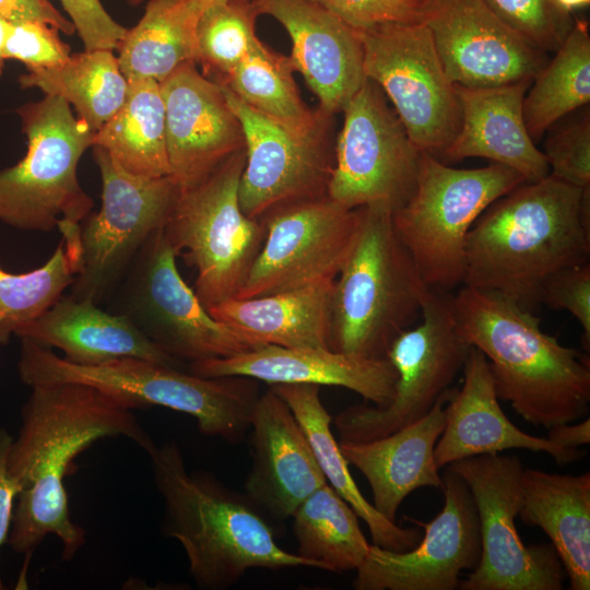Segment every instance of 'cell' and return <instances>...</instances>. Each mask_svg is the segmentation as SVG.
<instances>
[{
    "label": "cell",
    "mask_w": 590,
    "mask_h": 590,
    "mask_svg": "<svg viewBox=\"0 0 590 590\" xmlns=\"http://www.w3.org/2000/svg\"><path fill=\"white\" fill-rule=\"evenodd\" d=\"M292 517L296 554L317 568L350 571L363 563L370 544L358 516L328 483L312 492Z\"/></svg>",
    "instance_id": "cell-35"
},
{
    "label": "cell",
    "mask_w": 590,
    "mask_h": 590,
    "mask_svg": "<svg viewBox=\"0 0 590 590\" xmlns=\"http://www.w3.org/2000/svg\"><path fill=\"white\" fill-rule=\"evenodd\" d=\"M540 304L568 310L581 324L582 345L590 347V262L566 268L543 285Z\"/></svg>",
    "instance_id": "cell-43"
},
{
    "label": "cell",
    "mask_w": 590,
    "mask_h": 590,
    "mask_svg": "<svg viewBox=\"0 0 590 590\" xmlns=\"http://www.w3.org/2000/svg\"><path fill=\"white\" fill-rule=\"evenodd\" d=\"M252 465L246 496L278 519L292 517L328 483L310 442L288 405L272 390L260 394L250 416Z\"/></svg>",
    "instance_id": "cell-23"
},
{
    "label": "cell",
    "mask_w": 590,
    "mask_h": 590,
    "mask_svg": "<svg viewBox=\"0 0 590 590\" xmlns=\"http://www.w3.org/2000/svg\"><path fill=\"white\" fill-rule=\"evenodd\" d=\"M518 517L550 538L571 590L590 589V473L524 469Z\"/></svg>",
    "instance_id": "cell-28"
},
{
    "label": "cell",
    "mask_w": 590,
    "mask_h": 590,
    "mask_svg": "<svg viewBox=\"0 0 590 590\" xmlns=\"http://www.w3.org/2000/svg\"><path fill=\"white\" fill-rule=\"evenodd\" d=\"M102 178V206L81 223L79 269L70 296L99 305L108 300L137 253L165 227L179 194L172 175L137 176L93 145Z\"/></svg>",
    "instance_id": "cell-12"
},
{
    "label": "cell",
    "mask_w": 590,
    "mask_h": 590,
    "mask_svg": "<svg viewBox=\"0 0 590 590\" xmlns=\"http://www.w3.org/2000/svg\"><path fill=\"white\" fill-rule=\"evenodd\" d=\"M0 322H1V318H0Z\"/></svg>",
    "instance_id": "cell-52"
},
{
    "label": "cell",
    "mask_w": 590,
    "mask_h": 590,
    "mask_svg": "<svg viewBox=\"0 0 590 590\" xmlns=\"http://www.w3.org/2000/svg\"><path fill=\"white\" fill-rule=\"evenodd\" d=\"M164 227L141 247L108 300L151 342L181 362L228 357L257 344L214 319L181 278Z\"/></svg>",
    "instance_id": "cell-10"
},
{
    "label": "cell",
    "mask_w": 590,
    "mask_h": 590,
    "mask_svg": "<svg viewBox=\"0 0 590 590\" xmlns=\"http://www.w3.org/2000/svg\"><path fill=\"white\" fill-rule=\"evenodd\" d=\"M507 26L530 45L555 51L569 33L575 17L552 0H482Z\"/></svg>",
    "instance_id": "cell-39"
},
{
    "label": "cell",
    "mask_w": 590,
    "mask_h": 590,
    "mask_svg": "<svg viewBox=\"0 0 590 590\" xmlns=\"http://www.w3.org/2000/svg\"><path fill=\"white\" fill-rule=\"evenodd\" d=\"M546 438L559 446L573 449L588 445L590 441V418L587 416L576 424L564 423L552 426L548 428Z\"/></svg>",
    "instance_id": "cell-47"
},
{
    "label": "cell",
    "mask_w": 590,
    "mask_h": 590,
    "mask_svg": "<svg viewBox=\"0 0 590 590\" xmlns=\"http://www.w3.org/2000/svg\"><path fill=\"white\" fill-rule=\"evenodd\" d=\"M290 57L276 54L261 40L225 78L217 79L256 110L293 128H316L329 115L312 113L303 102Z\"/></svg>",
    "instance_id": "cell-36"
},
{
    "label": "cell",
    "mask_w": 590,
    "mask_h": 590,
    "mask_svg": "<svg viewBox=\"0 0 590 590\" xmlns=\"http://www.w3.org/2000/svg\"><path fill=\"white\" fill-rule=\"evenodd\" d=\"M170 175L180 189L196 185L245 149L241 125L221 85L186 62L160 82Z\"/></svg>",
    "instance_id": "cell-20"
},
{
    "label": "cell",
    "mask_w": 590,
    "mask_h": 590,
    "mask_svg": "<svg viewBox=\"0 0 590 590\" xmlns=\"http://www.w3.org/2000/svg\"><path fill=\"white\" fill-rule=\"evenodd\" d=\"M188 4L200 15L210 7L227 0H186Z\"/></svg>",
    "instance_id": "cell-50"
},
{
    "label": "cell",
    "mask_w": 590,
    "mask_h": 590,
    "mask_svg": "<svg viewBox=\"0 0 590 590\" xmlns=\"http://www.w3.org/2000/svg\"><path fill=\"white\" fill-rule=\"evenodd\" d=\"M84 50L118 49L128 28L116 22L103 7L101 0H60Z\"/></svg>",
    "instance_id": "cell-44"
},
{
    "label": "cell",
    "mask_w": 590,
    "mask_h": 590,
    "mask_svg": "<svg viewBox=\"0 0 590 590\" xmlns=\"http://www.w3.org/2000/svg\"><path fill=\"white\" fill-rule=\"evenodd\" d=\"M444 506L429 522L408 520L424 529L411 550L397 552L370 544L356 569L357 590H455L460 574L481 558V535L473 497L464 481L446 467Z\"/></svg>",
    "instance_id": "cell-18"
},
{
    "label": "cell",
    "mask_w": 590,
    "mask_h": 590,
    "mask_svg": "<svg viewBox=\"0 0 590 590\" xmlns=\"http://www.w3.org/2000/svg\"><path fill=\"white\" fill-rule=\"evenodd\" d=\"M238 118L245 139L239 203L252 219L292 202L327 194L333 154L326 120L308 130L262 114L216 81Z\"/></svg>",
    "instance_id": "cell-17"
},
{
    "label": "cell",
    "mask_w": 590,
    "mask_h": 590,
    "mask_svg": "<svg viewBox=\"0 0 590 590\" xmlns=\"http://www.w3.org/2000/svg\"><path fill=\"white\" fill-rule=\"evenodd\" d=\"M543 154L550 175L575 187H590L589 110L552 133L544 143Z\"/></svg>",
    "instance_id": "cell-40"
},
{
    "label": "cell",
    "mask_w": 590,
    "mask_h": 590,
    "mask_svg": "<svg viewBox=\"0 0 590 590\" xmlns=\"http://www.w3.org/2000/svg\"><path fill=\"white\" fill-rule=\"evenodd\" d=\"M589 257L590 187L548 175L521 184L479 216L465 243L462 285L532 311L553 274Z\"/></svg>",
    "instance_id": "cell-2"
},
{
    "label": "cell",
    "mask_w": 590,
    "mask_h": 590,
    "mask_svg": "<svg viewBox=\"0 0 590 590\" xmlns=\"http://www.w3.org/2000/svg\"><path fill=\"white\" fill-rule=\"evenodd\" d=\"M16 114L27 150L19 163L0 172V221L39 232L81 224L93 200L79 182L78 165L95 131L59 96L45 95Z\"/></svg>",
    "instance_id": "cell-8"
},
{
    "label": "cell",
    "mask_w": 590,
    "mask_h": 590,
    "mask_svg": "<svg viewBox=\"0 0 590 590\" xmlns=\"http://www.w3.org/2000/svg\"><path fill=\"white\" fill-rule=\"evenodd\" d=\"M251 0H227L208 8L197 25V61L217 79L228 75L259 44Z\"/></svg>",
    "instance_id": "cell-38"
},
{
    "label": "cell",
    "mask_w": 590,
    "mask_h": 590,
    "mask_svg": "<svg viewBox=\"0 0 590 590\" xmlns=\"http://www.w3.org/2000/svg\"><path fill=\"white\" fill-rule=\"evenodd\" d=\"M425 24L447 78L465 87L532 81L547 62L482 0H428Z\"/></svg>",
    "instance_id": "cell-19"
},
{
    "label": "cell",
    "mask_w": 590,
    "mask_h": 590,
    "mask_svg": "<svg viewBox=\"0 0 590 590\" xmlns=\"http://www.w3.org/2000/svg\"><path fill=\"white\" fill-rule=\"evenodd\" d=\"M469 487L481 535V558L461 590H560L565 569L551 544L526 546L516 518L522 505L523 465L519 458L487 453L448 465Z\"/></svg>",
    "instance_id": "cell-13"
},
{
    "label": "cell",
    "mask_w": 590,
    "mask_h": 590,
    "mask_svg": "<svg viewBox=\"0 0 590 590\" xmlns=\"http://www.w3.org/2000/svg\"><path fill=\"white\" fill-rule=\"evenodd\" d=\"M451 390L447 389L424 417L403 428L368 441L339 444L349 464L368 481L374 507L392 522L409 494L425 486L442 487L434 449L445 427Z\"/></svg>",
    "instance_id": "cell-26"
},
{
    "label": "cell",
    "mask_w": 590,
    "mask_h": 590,
    "mask_svg": "<svg viewBox=\"0 0 590 590\" xmlns=\"http://www.w3.org/2000/svg\"><path fill=\"white\" fill-rule=\"evenodd\" d=\"M125 1H127L129 4L138 5V4H140L141 2H143L145 0H125Z\"/></svg>",
    "instance_id": "cell-51"
},
{
    "label": "cell",
    "mask_w": 590,
    "mask_h": 590,
    "mask_svg": "<svg viewBox=\"0 0 590 590\" xmlns=\"http://www.w3.org/2000/svg\"><path fill=\"white\" fill-rule=\"evenodd\" d=\"M319 388L308 384L270 386L300 424L328 484L367 524L373 544L397 552L413 548L422 538L420 531L388 520L362 495L332 434V417L321 402Z\"/></svg>",
    "instance_id": "cell-30"
},
{
    "label": "cell",
    "mask_w": 590,
    "mask_h": 590,
    "mask_svg": "<svg viewBox=\"0 0 590 590\" xmlns=\"http://www.w3.org/2000/svg\"><path fill=\"white\" fill-rule=\"evenodd\" d=\"M356 33L365 76L392 104L413 143L439 158L460 129L461 108L429 28L425 23L386 24Z\"/></svg>",
    "instance_id": "cell-14"
},
{
    "label": "cell",
    "mask_w": 590,
    "mask_h": 590,
    "mask_svg": "<svg viewBox=\"0 0 590 590\" xmlns=\"http://www.w3.org/2000/svg\"><path fill=\"white\" fill-rule=\"evenodd\" d=\"M31 389L8 455V471L21 492L7 542L15 553L31 555L54 534L62 543V559L70 560L86 540L70 517L63 485L74 459L107 437H127L148 453L156 444L131 409L94 387L61 382Z\"/></svg>",
    "instance_id": "cell-1"
},
{
    "label": "cell",
    "mask_w": 590,
    "mask_h": 590,
    "mask_svg": "<svg viewBox=\"0 0 590 590\" xmlns=\"http://www.w3.org/2000/svg\"><path fill=\"white\" fill-rule=\"evenodd\" d=\"M523 182L502 164L455 168L422 153L414 190L392 211V224L428 287L450 292L462 285L471 227L493 202Z\"/></svg>",
    "instance_id": "cell-7"
},
{
    "label": "cell",
    "mask_w": 590,
    "mask_h": 590,
    "mask_svg": "<svg viewBox=\"0 0 590 590\" xmlns=\"http://www.w3.org/2000/svg\"><path fill=\"white\" fill-rule=\"evenodd\" d=\"M13 334L56 347L66 361L78 365H101L122 357L178 368L184 365L151 342L127 317L70 295L61 296L37 318L15 328Z\"/></svg>",
    "instance_id": "cell-27"
},
{
    "label": "cell",
    "mask_w": 590,
    "mask_h": 590,
    "mask_svg": "<svg viewBox=\"0 0 590 590\" xmlns=\"http://www.w3.org/2000/svg\"><path fill=\"white\" fill-rule=\"evenodd\" d=\"M13 437L0 428V546L8 541L14 500L21 492L19 482L8 471V455ZM3 583L0 577V590Z\"/></svg>",
    "instance_id": "cell-46"
},
{
    "label": "cell",
    "mask_w": 590,
    "mask_h": 590,
    "mask_svg": "<svg viewBox=\"0 0 590 590\" xmlns=\"http://www.w3.org/2000/svg\"><path fill=\"white\" fill-rule=\"evenodd\" d=\"M355 32L425 23L428 0H315Z\"/></svg>",
    "instance_id": "cell-41"
},
{
    "label": "cell",
    "mask_w": 590,
    "mask_h": 590,
    "mask_svg": "<svg viewBox=\"0 0 590 590\" xmlns=\"http://www.w3.org/2000/svg\"><path fill=\"white\" fill-rule=\"evenodd\" d=\"M93 145L106 150L130 174L170 175L160 82L153 79L128 81L122 105L95 132Z\"/></svg>",
    "instance_id": "cell-31"
},
{
    "label": "cell",
    "mask_w": 590,
    "mask_h": 590,
    "mask_svg": "<svg viewBox=\"0 0 590 590\" xmlns=\"http://www.w3.org/2000/svg\"><path fill=\"white\" fill-rule=\"evenodd\" d=\"M200 16L186 0H148L143 16L118 47L126 80L162 82L179 66L196 62Z\"/></svg>",
    "instance_id": "cell-32"
},
{
    "label": "cell",
    "mask_w": 590,
    "mask_h": 590,
    "mask_svg": "<svg viewBox=\"0 0 590 590\" xmlns=\"http://www.w3.org/2000/svg\"><path fill=\"white\" fill-rule=\"evenodd\" d=\"M245 149L201 181L179 190L165 234L196 271L194 293L209 309L237 295L261 247L262 219L247 216L239 203Z\"/></svg>",
    "instance_id": "cell-9"
},
{
    "label": "cell",
    "mask_w": 590,
    "mask_h": 590,
    "mask_svg": "<svg viewBox=\"0 0 590 590\" xmlns=\"http://www.w3.org/2000/svg\"><path fill=\"white\" fill-rule=\"evenodd\" d=\"M531 82L489 87L453 84L461 108V126L439 160L487 158L518 172L527 182L548 176L547 161L523 119L522 103Z\"/></svg>",
    "instance_id": "cell-25"
},
{
    "label": "cell",
    "mask_w": 590,
    "mask_h": 590,
    "mask_svg": "<svg viewBox=\"0 0 590 590\" xmlns=\"http://www.w3.org/2000/svg\"><path fill=\"white\" fill-rule=\"evenodd\" d=\"M333 281L293 291L229 298L208 309L258 346L329 349Z\"/></svg>",
    "instance_id": "cell-29"
},
{
    "label": "cell",
    "mask_w": 590,
    "mask_h": 590,
    "mask_svg": "<svg viewBox=\"0 0 590 590\" xmlns=\"http://www.w3.org/2000/svg\"><path fill=\"white\" fill-rule=\"evenodd\" d=\"M189 370L201 377H246L270 386L308 384L343 387L376 406L390 402L398 380L397 370L387 357L269 344L228 357L197 361L189 364Z\"/></svg>",
    "instance_id": "cell-22"
},
{
    "label": "cell",
    "mask_w": 590,
    "mask_h": 590,
    "mask_svg": "<svg viewBox=\"0 0 590 590\" xmlns=\"http://www.w3.org/2000/svg\"><path fill=\"white\" fill-rule=\"evenodd\" d=\"M522 103L526 127L539 140L559 119L590 102V35L588 22L574 24L532 80Z\"/></svg>",
    "instance_id": "cell-34"
},
{
    "label": "cell",
    "mask_w": 590,
    "mask_h": 590,
    "mask_svg": "<svg viewBox=\"0 0 590 590\" xmlns=\"http://www.w3.org/2000/svg\"><path fill=\"white\" fill-rule=\"evenodd\" d=\"M17 371L35 387L75 382L94 387L129 409L160 405L192 416L199 430L228 441L241 439L250 427L260 396L251 378H208L178 367L142 358L122 357L101 365H78L51 349L20 339Z\"/></svg>",
    "instance_id": "cell-5"
},
{
    "label": "cell",
    "mask_w": 590,
    "mask_h": 590,
    "mask_svg": "<svg viewBox=\"0 0 590 590\" xmlns=\"http://www.w3.org/2000/svg\"><path fill=\"white\" fill-rule=\"evenodd\" d=\"M554 4L565 13L573 14L574 11L588 7L590 0H552Z\"/></svg>",
    "instance_id": "cell-48"
},
{
    "label": "cell",
    "mask_w": 590,
    "mask_h": 590,
    "mask_svg": "<svg viewBox=\"0 0 590 590\" xmlns=\"http://www.w3.org/2000/svg\"><path fill=\"white\" fill-rule=\"evenodd\" d=\"M342 113L327 194L347 209L384 204L394 211L414 190L423 152L368 79Z\"/></svg>",
    "instance_id": "cell-15"
},
{
    "label": "cell",
    "mask_w": 590,
    "mask_h": 590,
    "mask_svg": "<svg viewBox=\"0 0 590 590\" xmlns=\"http://www.w3.org/2000/svg\"><path fill=\"white\" fill-rule=\"evenodd\" d=\"M262 220L263 245L235 298L335 280L353 247L359 211L323 194L281 205Z\"/></svg>",
    "instance_id": "cell-16"
},
{
    "label": "cell",
    "mask_w": 590,
    "mask_h": 590,
    "mask_svg": "<svg viewBox=\"0 0 590 590\" xmlns=\"http://www.w3.org/2000/svg\"><path fill=\"white\" fill-rule=\"evenodd\" d=\"M452 308L463 338L486 357L498 398L526 422L548 429L589 415V356L543 332L532 311L465 285Z\"/></svg>",
    "instance_id": "cell-3"
},
{
    "label": "cell",
    "mask_w": 590,
    "mask_h": 590,
    "mask_svg": "<svg viewBox=\"0 0 590 590\" xmlns=\"http://www.w3.org/2000/svg\"><path fill=\"white\" fill-rule=\"evenodd\" d=\"M358 211L353 247L333 284L329 349L386 357L421 316L429 287L394 231L392 210L369 204Z\"/></svg>",
    "instance_id": "cell-6"
},
{
    "label": "cell",
    "mask_w": 590,
    "mask_h": 590,
    "mask_svg": "<svg viewBox=\"0 0 590 590\" xmlns=\"http://www.w3.org/2000/svg\"><path fill=\"white\" fill-rule=\"evenodd\" d=\"M462 371V387L451 390L445 406V427L434 449L439 469L460 459L508 449L543 451L559 465L585 456L583 450L529 435L512 424L498 402L489 364L476 347L470 349Z\"/></svg>",
    "instance_id": "cell-24"
},
{
    "label": "cell",
    "mask_w": 590,
    "mask_h": 590,
    "mask_svg": "<svg viewBox=\"0 0 590 590\" xmlns=\"http://www.w3.org/2000/svg\"><path fill=\"white\" fill-rule=\"evenodd\" d=\"M78 267L61 239L44 266L25 273H10L0 267V344H5L19 326L54 305L74 281Z\"/></svg>",
    "instance_id": "cell-37"
},
{
    "label": "cell",
    "mask_w": 590,
    "mask_h": 590,
    "mask_svg": "<svg viewBox=\"0 0 590 590\" xmlns=\"http://www.w3.org/2000/svg\"><path fill=\"white\" fill-rule=\"evenodd\" d=\"M11 23L7 20L0 17V74L2 72L3 66H4V58H3V46L4 42L9 32Z\"/></svg>",
    "instance_id": "cell-49"
},
{
    "label": "cell",
    "mask_w": 590,
    "mask_h": 590,
    "mask_svg": "<svg viewBox=\"0 0 590 590\" xmlns=\"http://www.w3.org/2000/svg\"><path fill=\"white\" fill-rule=\"evenodd\" d=\"M148 455L154 484L164 500L163 532L182 545L199 588H228L252 568H317L279 546L272 529L247 496L232 492L206 473H188L175 442L156 445Z\"/></svg>",
    "instance_id": "cell-4"
},
{
    "label": "cell",
    "mask_w": 590,
    "mask_h": 590,
    "mask_svg": "<svg viewBox=\"0 0 590 590\" xmlns=\"http://www.w3.org/2000/svg\"><path fill=\"white\" fill-rule=\"evenodd\" d=\"M292 42L290 56L329 116L343 110L367 79L357 33L315 0H251Z\"/></svg>",
    "instance_id": "cell-21"
},
{
    "label": "cell",
    "mask_w": 590,
    "mask_h": 590,
    "mask_svg": "<svg viewBox=\"0 0 590 590\" xmlns=\"http://www.w3.org/2000/svg\"><path fill=\"white\" fill-rule=\"evenodd\" d=\"M0 17L10 23L43 22L67 35L75 32L73 23L64 17L49 0H0Z\"/></svg>",
    "instance_id": "cell-45"
},
{
    "label": "cell",
    "mask_w": 590,
    "mask_h": 590,
    "mask_svg": "<svg viewBox=\"0 0 590 590\" xmlns=\"http://www.w3.org/2000/svg\"><path fill=\"white\" fill-rule=\"evenodd\" d=\"M70 56V46L51 25L33 21L11 23L3 46L4 60H19L26 69H44L61 64Z\"/></svg>",
    "instance_id": "cell-42"
},
{
    "label": "cell",
    "mask_w": 590,
    "mask_h": 590,
    "mask_svg": "<svg viewBox=\"0 0 590 590\" xmlns=\"http://www.w3.org/2000/svg\"><path fill=\"white\" fill-rule=\"evenodd\" d=\"M19 83L63 98L95 132L120 108L128 91L117 57L107 49L84 50L51 68L27 69Z\"/></svg>",
    "instance_id": "cell-33"
},
{
    "label": "cell",
    "mask_w": 590,
    "mask_h": 590,
    "mask_svg": "<svg viewBox=\"0 0 590 590\" xmlns=\"http://www.w3.org/2000/svg\"><path fill=\"white\" fill-rule=\"evenodd\" d=\"M471 347L460 332L452 294L429 287L421 322L402 331L386 353L398 374L390 402L338 413L332 422L340 441L373 440L424 417L463 369Z\"/></svg>",
    "instance_id": "cell-11"
}]
</instances>
